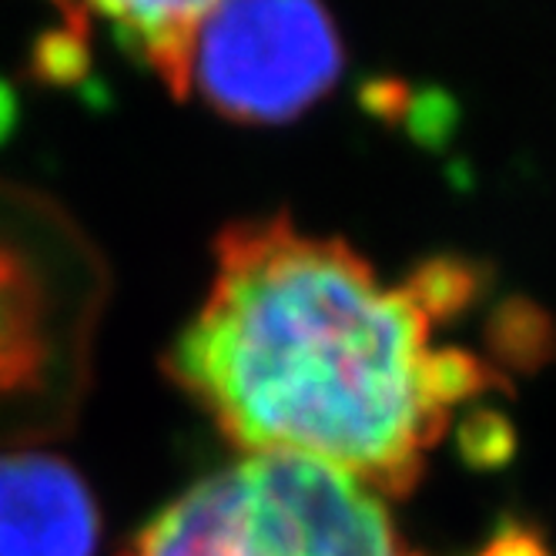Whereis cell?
Listing matches in <instances>:
<instances>
[{"label":"cell","instance_id":"cell-1","mask_svg":"<svg viewBox=\"0 0 556 556\" xmlns=\"http://www.w3.org/2000/svg\"><path fill=\"white\" fill-rule=\"evenodd\" d=\"M476 289L459 258L386 282L339 238L286 218L231 225L165 366L238 450L305 456L409 496L459 409L509 389L496 359L440 342Z\"/></svg>","mask_w":556,"mask_h":556},{"label":"cell","instance_id":"cell-2","mask_svg":"<svg viewBox=\"0 0 556 556\" xmlns=\"http://www.w3.org/2000/svg\"><path fill=\"white\" fill-rule=\"evenodd\" d=\"M122 556H422L382 496L342 469L289 453H245L194 480Z\"/></svg>","mask_w":556,"mask_h":556},{"label":"cell","instance_id":"cell-3","mask_svg":"<svg viewBox=\"0 0 556 556\" xmlns=\"http://www.w3.org/2000/svg\"><path fill=\"white\" fill-rule=\"evenodd\" d=\"M339 74L342 41L323 0H218L191 37L188 91L228 122H295Z\"/></svg>","mask_w":556,"mask_h":556},{"label":"cell","instance_id":"cell-4","mask_svg":"<svg viewBox=\"0 0 556 556\" xmlns=\"http://www.w3.org/2000/svg\"><path fill=\"white\" fill-rule=\"evenodd\" d=\"M88 332V315H67L37 258L0 235V446H27L74 419Z\"/></svg>","mask_w":556,"mask_h":556},{"label":"cell","instance_id":"cell-5","mask_svg":"<svg viewBox=\"0 0 556 556\" xmlns=\"http://www.w3.org/2000/svg\"><path fill=\"white\" fill-rule=\"evenodd\" d=\"M101 513L88 480L45 450L0 453V556H98Z\"/></svg>","mask_w":556,"mask_h":556},{"label":"cell","instance_id":"cell-6","mask_svg":"<svg viewBox=\"0 0 556 556\" xmlns=\"http://www.w3.org/2000/svg\"><path fill=\"white\" fill-rule=\"evenodd\" d=\"M81 4L122 34V41L162 74L172 94H188L191 37L218 0H81Z\"/></svg>","mask_w":556,"mask_h":556},{"label":"cell","instance_id":"cell-7","mask_svg":"<svg viewBox=\"0 0 556 556\" xmlns=\"http://www.w3.org/2000/svg\"><path fill=\"white\" fill-rule=\"evenodd\" d=\"M476 556H553L546 536L527 523H503Z\"/></svg>","mask_w":556,"mask_h":556},{"label":"cell","instance_id":"cell-8","mask_svg":"<svg viewBox=\"0 0 556 556\" xmlns=\"http://www.w3.org/2000/svg\"><path fill=\"white\" fill-rule=\"evenodd\" d=\"M14 117H17V104H14V91L0 81V141H4L14 128Z\"/></svg>","mask_w":556,"mask_h":556}]
</instances>
